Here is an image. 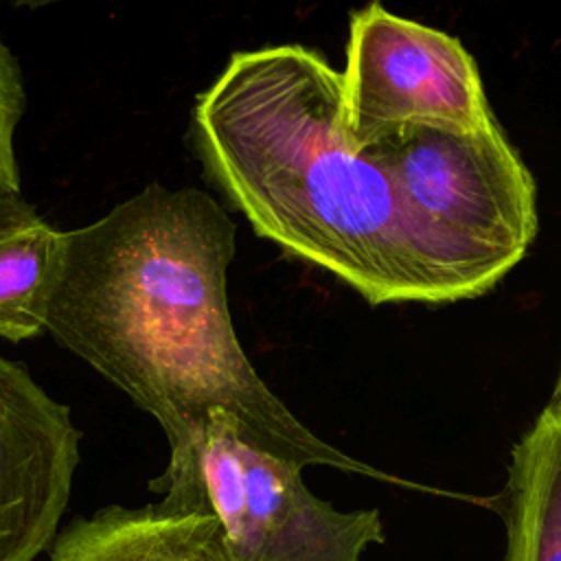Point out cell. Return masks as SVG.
<instances>
[{"label": "cell", "mask_w": 561, "mask_h": 561, "mask_svg": "<svg viewBox=\"0 0 561 561\" xmlns=\"http://www.w3.org/2000/svg\"><path fill=\"white\" fill-rule=\"evenodd\" d=\"M234 250L237 226L213 195L147 184L64 230L44 331L151 414L169 451L221 410L252 443L302 469L410 486L316 436L259 377L228 309Z\"/></svg>", "instance_id": "1"}, {"label": "cell", "mask_w": 561, "mask_h": 561, "mask_svg": "<svg viewBox=\"0 0 561 561\" xmlns=\"http://www.w3.org/2000/svg\"><path fill=\"white\" fill-rule=\"evenodd\" d=\"M191 140L256 234L370 305L476 298L513 270L445 239L408 206L348 138L340 70L307 46L234 53L197 94Z\"/></svg>", "instance_id": "2"}, {"label": "cell", "mask_w": 561, "mask_h": 561, "mask_svg": "<svg viewBox=\"0 0 561 561\" xmlns=\"http://www.w3.org/2000/svg\"><path fill=\"white\" fill-rule=\"evenodd\" d=\"M158 506L208 515L232 561H362L383 543L377 508L337 511L302 482V467L252 443L215 410L149 482Z\"/></svg>", "instance_id": "3"}, {"label": "cell", "mask_w": 561, "mask_h": 561, "mask_svg": "<svg viewBox=\"0 0 561 561\" xmlns=\"http://www.w3.org/2000/svg\"><path fill=\"white\" fill-rule=\"evenodd\" d=\"M445 239L515 267L537 237L535 180L500 123L480 131L405 127L364 149Z\"/></svg>", "instance_id": "4"}, {"label": "cell", "mask_w": 561, "mask_h": 561, "mask_svg": "<svg viewBox=\"0 0 561 561\" xmlns=\"http://www.w3.org/2000/svg\"><path fill=\"white\" fill-rule=\"evenodd\" d=\"M342 118L364 151L405 127L480 131L497 123L458 37L370 2L348 22Z\"/></svg>", "instance_id": "5"}, {"label": "cell", "mask_w": 561, "mask_h": 561, "mask_svg": "<svg viewBox=\"0 0 561 561\" xmlns=\"http://www.w3.org/2000/svg\"><path fill=\"white\" fill-rule=\"evenodd\" d=\"M79 443L70 408L0 355V561H35L53 546Z\"/></svg>", "instance_id": "6"}, {"label": "cell", "mask_w": 561, "mask_h": 561, "mask_svg": "<svg viewBox=\"0 0 561 561\" xmlns=\"http://www.w3.org/2000/svg\"><path fill=\"white\" fill-rule=\"evenodd\" d=\"M48 561H232L217 522L158 504L105 506L77 517L50 546Z\"/></svg>", "instance_id": "7"}, {"label": "cell", "mask_w": 561, "mask_h": 561, "mask_svg": "<svg viewBox=\"0 0 561 561\" xmlns=\"http://www.w3.org/2000/svg\"><path fill=\"white\" fill-rule=\"evenodd\" d=\"M502 561H561V412L543 408L511 451Z\"/></svg>", "instance_id": "8"}, {"label": "cell", "mask_w": 561, "mask_h": 561, "mask_svg": "<svg viewBox=\"0 0 561 561\" xmlns=\"http://www.w3.org/2000/svg\"><path fill=\"white\" fill-rule=\"evenodd\" d=\"M61 237L20 193L0 195V337L22 342L46 333Z\"/></svg>", "instance_id": "9"}, {"label": "cell", "mask_w": 561, "mask_h": 561, "mask_svg": "<svg viewBox=\"0 0 561 561\" xmlns=\"http://www.w3.org/2000/svg\"><path fill=\"white\" fill-rule=\"evenodd\" d=\"M24 107L26 92L20 61L0 39V195L20 193L15 129Z\"/></svg>", "instance_id": "10"}, {"label": "cell", "mask_w": 561, "mask_h": 561, "mask_svg": "<svg viewBox=\"0 0 561 561\" xmlns=\"http://www.w3.org/2000/svg\"><path fill=\"white\" fill-rule=\"evenodd\" d=\"M548 408H552L554 412H561V370H559V377H557V383H554V392L550 397Z\"/></svg>", "instance_id": "11"}]
</instances>
